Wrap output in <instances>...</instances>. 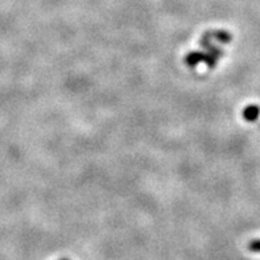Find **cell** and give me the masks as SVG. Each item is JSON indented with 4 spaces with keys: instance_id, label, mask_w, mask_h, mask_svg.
<instances>
[{
    "instance_id": "cell-1",
    "label": "cell",
    "mask_w": 260,
    "mask_h": 260,
    "mask_svg": "<svg viewBox=\"0 0 260 260\" xmlns=\"http://www.w3.org/2000/svg\"><path fill=\"white\" fill-rule=\"evenodd\" d=\"M205 58H206V54L202 52H193L185 57V63L188 66H196L200 62H205Z\"/></svg>"
},
{
    "instance_id": "cell-3",
    "label": "cell",
    "mask_w": 260,
    "mask_h": 260,
    "mask_svg": "<svg viewBox=\"0 0 260 260\" xmlns=\"http://www.w3.org/2000/svg\"><path fill=\"white\" fill-rule=\"evenodd\" d=\"M207 34H209V37L210 39H215L217 41H219V43H224V44H227L230 43L231 40H233V36H231L229 32H226V30H210V32H207Z\"/></svg>"
},
{
    "instance_id": "cell-2",
    "label": "cell",
    "mask_w": 260,
    "mask_h": 260,
    "mask_svg": "<svg viewBox=\"0 0 260 260\" xmlns=\"http://www.w3.org/2000/svg\"><path fill=\"white\" fill-rule=\"evenodd\" d=\"M260 117V107L251 104L243 110V118L247 122H255Z\"/></svg>"
},
{
    "instance_id": "cell-5",
    "label": "cell",
    "mask_w": 260,
    "mask_h": 260,
    "mask_svg": "<svg viewBox=\"0 0 260 260\" xmlns=\"http://www.w3.org/2000/svg\"><path fill=\"white\" fill-rule=\"evenodd\" d=\"M248 250L252 251V252H260V239L252 240V242L248 244Z\"/></svg>"
},
{
    "instance_id": "cell-6",
    "label": "cell",
    "mask_w": 260,
    "mask_h": 260,
    "mask_svg": "<svg viewBox=\"0 0 260 260\" xmlns=\"http://www.w3.org/2000/svg\"><path fill=\"white\" fill-rule=\"evenodd\" d=\"M61 260H67V259H61Z\"/></svg>"
},
{
    "instance_id": "cell-4",
    "label": "cell",
    "mask_w": 260,
    "mask_h": 260,
    "mask_svg": "<svg viewBox=\"0 0 260 260\" xmlns=\"http://www.w3.org/2000/svg\"><path fill=\"white\" fill-rule=\"evenodd\" d=\"M201 45L205 48V49L207 50V53L211 54V56H214L215 58H219V57L224 56V50L220 49V48L218 47H214L213 44L210 43V41H207V43H204V41H201Z\"/></svg>"
}]
</instances>
